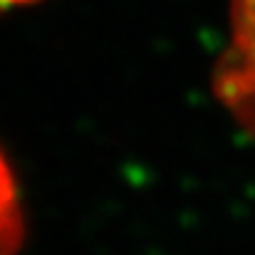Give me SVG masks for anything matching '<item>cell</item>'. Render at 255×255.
Wrapping results in <instances>:
<instances>
[{"mask_svg":"<svg viewBox=\"0 0 255 255\" xmlns=\"http://www.w3.org/2000/svg\"><path fill=\"white\" fill-rule=\"evenodd\" d=\"M213 89L255 136V0H231V37L218 57Z\"/></svg>","mask_w":255,"mask_h":255,"instance_id":"obj_1","label":"cell"},{"mask_svg":"<svg viewBox=\"0 0 255 255\" xmlns=\"http://www.w3.org/2000/svg\"><path fill=\"white\" fill-rule=\"evenodd\" d=\"M25 2H32V0H0V10L2 7H12V5H25Z\"/></svg>","mask_w":255,"mask_h":255,"instance_id":"obj_3","label":"cell"},{"mask_svg":"<svg viewBox=\"0 0 255 255\" xmlns=\"http://www.w3.org/2000/svg\"><path fill=\"white\" fill-rule=\"evenodd\" d=\"M22 208L17 201L15 178L0 154V255H15L22 243Z\"/></svg>","mask_w":255,"mask_h":255,"instance_id":"obj_2","label":"cell"}]
</instances>
